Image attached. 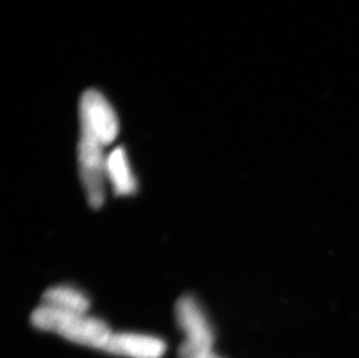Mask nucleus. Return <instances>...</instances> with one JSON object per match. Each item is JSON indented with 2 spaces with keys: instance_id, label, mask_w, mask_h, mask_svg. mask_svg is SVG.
Listing matches in <instances>:
<instances>
[{
  "instance_id": "nucleus-1",
  "label": "nucleus",
  "mask_w": 359,
  "mask_h": 358,
  "mask_svg": "<svg viewBox=\"0 0 359 358\" xmlns=\"http://www.w3.org/2000/svg\"><path fill=\"white\" fill-rule=\"evenodd\" d=\"M35 328L60 335L77 345L104 349L112 331L104 320L86 313L62 311L47 305H40L31 315Z\"/></svg>"
},
{
  "instance_id": "nucleus-2",
  "label": "nucleus",
  "mask_w": 359,
  "mask_h": 358,
  "mask_svg": "<svg viewBox=\"0 0 359 358\" xmlns=\"http://www.w3.org/2000/svg\"><path fill=\"white\" fill-rule=\"evenodd\" d=\"M81 138L100 143L112 145L119 134V119L109 100L95 90H88L79 102Z\"/></svg>"
},
{
  "instance_id": "nucleus-3",
  "label": "nucleus",
  "mask_w": 359,
  "mask_h": 358,
  "mask_svg": "<svg viewBox=\"0 0 359 358\" xmlns=\"http://www.w3.org/2000/svg\"><path fill=\"white\" fill-rule=\"evenodd\" d=\"M104 145L91 140L79 139L77 147L79 176L84 186L88 203L92 208L98 210L106 199V161Z\"/></svg>"
},
{
  "instance_id": "nucleus-4",
  "label": "nucleus",
  "mask_w": 359,
  "mask_h": 358,
  "mask_svg": "<svg viewBox=\"0 0 359 358\" xmlns=\"http://www.w3.org/2000/svg\"><path fill=\"white\" fill-rule=\"evenodd\" d=\"M177 324L185 334V341L190 345L205 348H213V328L210 326L205 312L196 298L183 296L175 307Z\"/></svg>"
},
{
  "instance_id": "nucleus-5",
  "label": "nucleus",
  "mask_w": 359,
  "mask_h": 358,
  "mask_svg": "<svg viewBox=\"0 0 359 358\" xmlns=\"http://www.w3.org/2000/svg\"><path fill=\"white\" fill-rule=\"evenodd\" d=\"M102 350L121 357L161 358L165 352L166 345L151 335L112 333Z\"/></svg>"
},
{
  "instance_id": "nucleus-6",
  "label": "nucleus",
  "mask_w": 359,
  "mask_h": 358,
  "mask_svg": "<svg viewBox=\"0 0 359 358\" xmlns=\"http://www.w3.org/2000/svg\"><path fill=\"white\" fill-rule=\"evenodd\" d=\"M106 173L116 196H132L137 191V180L133 173L127 152L121 145L107 155Z\"/></svg>"
},
{
  "instance_id": "nucleus-7",
  "label": "nucleus",
  "mask_w": 359,
  "mask_h": 358,
  "mask_svg": "<svg viewBox=\"0 0 359 358\" xmlns=\"http://www.w3.org/2000/svg\"><path fill=\"white\" fill-rule=\"evenodd\" d=\"M42 304L62 311L88 313L91 303L88 296L79 289L69 285H57L44 291Z\"/></svg>"
},
{
  "instance_id": "nucleus-8",
  "label": "nucleus",
  "mask_w": 359,
  "mask_h": 358,
  "mask_svg": "<svg viewBox=\"0 0 359 358\" xmlns=\"http://www.w3.org/2000/svg\"><path fill=\"white\" fill-rule=\"evenodd\" d=\"M180 358H224L214 352V348H205L183 342L178 350Z\"/></svg>"
}]
</instances>
